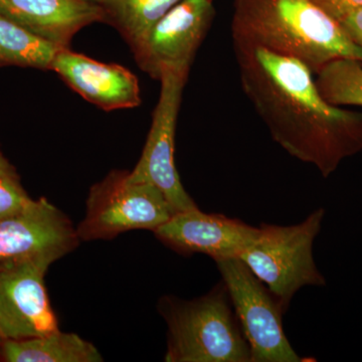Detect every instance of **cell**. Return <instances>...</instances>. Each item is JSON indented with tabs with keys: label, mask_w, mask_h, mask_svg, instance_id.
Instances as JSON below:
<instances>
[{
	"label": "cell",
	"mask_w": 362,
	"mask_h": 362,
	"mask_svg": "<svg viewBox=\"0 0 362 362\" xmlns=\"http://www.w3.org/2000/svg\"><path fill=\"white\" fill-rule=\"evenodd\" d=\"M233 49L243 90L288 154L326 178L362 151V112L326 101L305 64L259 47Z\"/></svg>",
	"instance_id": "6da1fadb"
},
{
	"label": "cell",
	"mask_w": 362,
	"mask_h": 362,
	"mask_svg": "<svg viewBox=\"0 0 362 362\" xmlns=\"http://www.w3.org/2000/svg\"><path fill=\"white\" fill-rule=\"evenodd\" d=\"M232 37L233 45L296 59L314 75L335 59L362 63V47L310 0H235Z\"/></svg>",
	"instance_id": "7a4b0ae2"
},
{
	"label": "cell",
	"mask_w": 362,
	"mask_h": 362,
	"mask_svg": "<svg viewBox=\"0 0 362 362\" xmlns=\"http://www.w3.org/2000/svg\"><path fill=\"white\" fill-rule=\"evenodd\" d=\"M158 310L168 325L166 362H252L223 281L195 299L163 296Z\"/></svg>",
	"instance_id": "3957f363"
},
{
	"label": "cell",
	"mask_w": 362,
	"mask_h": 362,
	"mask_svg": "<svg viewBox=\"0 0 362 362\" xmlns=\"http://www.w3.org/2000/svg\"><path fill=\"white\" fill-rule=\"evenodd\" d=\"M324 216L325 209L319 207L297 225L261 223L258 238L240 255L245 265L277 298L284 312L302 288L326 285L313 255Z\"/></svg>",
	"instance_id": "277c9868"
},
{
	"label": "cell",
	"mask_w": 362,
	"mask_h": 362,
	"mask_svg": "<svg viewBox=\"0 0 362 362\" xmlns=\"http://www.w3.org/2000/svg\"><path fill=\"white\" fill-rule=\"evenodd\" d=\"M175 214L165 195L131 171L114 170L90 187L77 233L82 240L113 239L134 230H156Z\"/></svg>",
	"instance_id": "5b68a950"
},
{
	"label": "cell",
	"mask_w": 362,
	"mask_h": 362,
	"mask_svg": "<svg viewBox=\"0 0 362 362\" xmlns=\"http://www.w3.org/2000/svg\"><path fill=\"white\" fill-rule=\"evenodd\" d=\"M216 264L251 349L252 362L305 361L286 337L285 312L268 287L240 258Z\"/></svg>",
	"instance_id": "8992f818"
},
{
	"label": "cell",
	"mask_w": 362,
	"mask_h": 362,
	"mask_svg": "<svg viewBox=\"0 0 362 362\" xmlns=\"http://www.w3.org/2000/svg\"><path fill=\"white\" fill-rule=\"evenodd\" d=\"M52 256L0 261V335L4 340L42 337L59 330L45 277Z\"/></svg>",
	"instance_id": "52a82bcc"
},
{
	"label": "cell",
	"mask_w": 362,
	"mask_h": 362,
	"mask_svg": "<svg viewBox=\"0 0 362 362\" xmlns=\"http://www.w3.org/2000/svg\"><path fill=\"white\" fill-rule=\"evenodd\" d=\"M187 77V71L173 69L161 71L160 95L151 127L139 161L131 170L137 180L158 188L175 213L199 207L181 183L175 160L176 125Z\"/></svg>",
	"instance_id": "ba28073f"
},
{
	"label": "cell",
	"mask_w": 362,
	"mask_h": 362,
	"mask_svg": "<svg viewBox=\"0 0 362 362\" xmlns=\"http://www.w3.org/2000/svg\"><path fill=\"white\" fill-rule=\"evenodd\" d=\"M214 16L213 0H181L133 51L138 65L157 80L165 69L189 73Z\"/></svg>",
	"instance_id": "9c48e42d"
},
{
	"label": "cell",
	"mask_w": 362,
	"mask_h": 362,
	"mask_svg": "<svg viewBox=\"0 0 362 362\" xmlns=\"http://www.w3.org/2000/svg\"><path fill=\"white\" fill-rule=\"evenodd\" d=\"M259 228L221 214H206L199 207L178 211L153 230L157 239L183 256L202 254L214 262L239 258L256 240Z\"/></svg>",
	"instance_id": "30bf717a"
},
{
	"label": "cell",
	"mask_w": 362,
	"mask_h": 362,
	"mask_svg": "<svg viewBox=\"0 0 362 362\" xmlns=\"http://www.w3.org/2000/svg\"><path fill=\"white\" fill-rule=\"evenodd\" d=\"M77 228L45 197L0 220V261L35 256L57 259L77 247Z\"/></svg>",
	"instance_id": "8fae6325"
},
{
	"label": "cell",
	"mask_w": 362,
	"mask_h": 362,
	"mask_svg": "<svg viewBox=\"0 0 362 362\" xmlns=\"http://www.w3.org/2000/svg\"><path fill=\"white\" fill-rule=\"evenodd\" d=\"M52 71L86 101L105 111L141 104L139 80L125 66L102 63L66 47L57 54Z\"/></svg>",
	"instance_id": "7c38bea8"
},
{
	"label": "cell",
	"mask_w": 362,
	"mask_h": 362,
	"mask_svg": "<svg viewBox=\"0 0 362 362\" xmlns=\"http://www.w3.org/2000/svg\"><path fill=\"white\" fill-rule=\"evenodd\" d=\"M0 13L63 49L86 26L106 21L94 0H0Z\"/></svg>",
	"instance_id": "4fadbf2b"
},
{
	"label": "cell",
	"mask_w": 362,
	"mask_h": 362,
	"mask_svg": "<svg viewBox=\"0 0 362 362\" xmlns=\"http://www.w3.org/2000/svg\"><path fill=\"white\" fill-rule=\"evenodd\" d=\"M104 358L93 343L76 333L57 330L42 337L0 343V361L101 362Z\"/></svg>",
	"instance_id": "5bb4252c"
},
{
	"label": "cell",
	"mask_w": 362,
	"mask_h": 362,
	"mask_svg": "<svg viewBox=\"0 0 362 362\" xmlns=\"http://www.w3.org/2000/svg\"><path fill=\"white\" fill-rule=\"evenodd\" d=\"M58 45L0 13V66L52 71Z\"/></svg>",
	"instance_id": "9a60e30c"
},
{
	"label": "cell",
	"mask_w": 362,
	"mask_h": 362,
	"mask_svg": "<svg viewBox=\"0 0 362 362\" xmlns=\"http://www.w3.org/2000/svg\"><path fill=\"white\" fill-rule=\"evenodd\" d=\"M181 0H105L106 23L115 26L132 51L148 35L157 21Z\"/></svg>",
	"instance_id": "2e32d148"
},
{
	"label": "cell",
	"mask_w": 362,
	"mask_h": 362,
	"mask_svg": "<svg viewBox=\"0 0 362 362\" xmlns=\"http://www.w3.org/2000/svg\"><path fill=\"white\" fill-rule=\"evenodd\" d=\"M315 75L317 87L326 101L339 107H362L361 62L335 59Z\"/></svg>",
	"instance_id": "e0dca14e"
},
{
	"label": "cell",
	"mask_w": 362,
	"mask_h": 362,
	"mask_svg": "<svg viewBox=\"0 0 362 362\" xmlns=\"http://www.w3.org/2000/svg\"><path fill=\"white\" fill-rule=\"evenodd\" d=\"M32 199L16 168L0 147V220L20 211Z\"/></svg>",
	"instance_id": "ac0fdd59"
},
{
	"label": "cell",
	"mask_w": 362,
	"mask_h": 362,
	"mask_svg": "<svg viewBox=\"0 0 362 362\" xmlns=\"http://www.w3.org/2000/svg\"><path fill=\"white\" fill-rule=\"evenodd\" d=\"M338 23L362 8V0H310Z\"/></svg>",
	"instance_id": "d6986e66"
},
{
	"label": "cell",
	"mask_w": 362,
	"mask_h": 362,
	"mask_svg": "<svg viewBox=\"0 0 362 362\" xmlns=\"http://www.w3.org/2000/svg\"><path fill=\"white\" fill-rule=\"evenodd\" d=\"M339 23L349 39L362 47V8L350 13Z\"/></svg>",
	"instance_id": "ffe728a7"
},
{
	"label": "cell",
	"mask_w": 362,
	"mask_h": 362,
	"mask_svg": "<svg viewBox=\"0 0 362 362\" xmlns=\"http://www.w3.org/2000/svg\"><path fill=\"white\" fill-rule=\"evenodd\" d=\"M94 1L98 2V4H102L105 1V0H94Z\"/></svg>",
	"instance_id": "44dd1931"
},
{
	"label": "cell",
	"mask_w": 362,
	"mask_h": 362,
	"mask_svg": "<svg viewBox=\"0 0 362 362\" xmlns=\"http://www.w3.org/2000/svg\"><path fill=\"white\" fill-rule=\"evenodd\" d=\"M4 341V338L1 337V335H0V343Z\"/></svg>",
	"instance_id": "7402d4cb"
}]
</instances>
